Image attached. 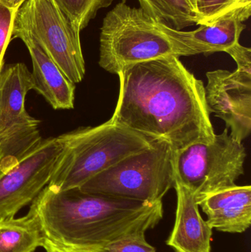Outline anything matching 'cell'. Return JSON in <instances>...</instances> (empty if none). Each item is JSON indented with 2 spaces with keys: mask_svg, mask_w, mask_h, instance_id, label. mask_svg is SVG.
<instances>
[{
  "mask_svg": "<svg viewBox=\"0 0 251 252\" xmlns=\"http://www.w3.org/2000/svg\"><path fill=\"white\" fill-rule=\"evenodd\" d=\"M119 97L112 121L175 152L210 143L214 130L203 81L167 56L128 66L118 74Z\"/></svg>",
  "mask_w": 251,
  "mask_h": 252,
  "instance_id": "obj_1",
  "label": "cell"
},
{
  "mask_svg": "<svg viewBox=\"0 0 251 252\" xmlns=\"http://www.w3.org/2000/svg\"><path fill=\"white\" fill-rule=\"evenodd\" d=\"M46 252H104L111 241L153 229L163 219L162 201L143 203L78 188L57 191L46 186L31 203Z\"/></svg>",
  "mask_w": 251,
  "mask_h": 252,
  "instance_id": "obj_2",
  "label": "cell"
},
{
  "mask_svg": "<svg viewBox=\"0 0 251 252\" xmlns=\"http://www.w3.org/2000/svg\"><path fill=\"white\" fill-rule=\"evenodd\" d=\"M57 139L61 151L47 186L57 191L79 188L125 157L148 149L155 141L112 118L101 125L63 133Z\"/></svg>",
  "mask_w": 251,
  "mask_h": 252,
  "instance_id": "obj_3",
  "label": "cell"
},
{
  "mask_svg": "<svg viewBox=\"0 0 251 252\" xmlns=\"http://www.w3.org/2000/svg\"><path fill=\"white\" fill-rule=\"evenodd\" d=\"M167 56L179 57L159 22L140 7L121 1L103 19L99 65L107 72L118 75L131 65Z\"/></svg>",
  "mask_w": 251,
  "mask_h": 252,
  "instance_id": "obj_4",
  "label": "cell"
},
{
  "mask_svg": "<svg viewBox=\"0 0 251 252\" xmlns=\"http://www.w3.org/2000/svg\"><path fill=\"white\" fill-rule=\"evenodd\" d=\"M175 151L166 141L125 157L87 181L84 192L143 203L162 201L175 183Z\"/></svg>",
  "mask_w": 251,
  "mask_h": 252,
  "instance_id": "obj_5",
  "label": "cell"
},
{
  "mask_svg": "<svg viewBox=\"0 0 251 252\" xmlns=\"http://www.w3.org/2000/svg\"><path fill=\"white\" fill-rule=\"evenodd\" d=\"M225 127L210 143H195L175 152V176L196 198L236 185L244 174L246 151Z\"/></svg>",
  "mask_w": 251,
  "mask_h": 252,
  "instance_id": "obj_6",
  "label": "cell"
},
{
  "mask_svg": "<svg viewBox=\"0 0 251 252\" xmlns=\"http://www.w3.org/2000/svg\"><path fill=\"white\" fill-rule=\"evenodd\" d=\"M14 20L37 38L69 81L74 84L82 81L85 66L81 31L53 0H26Z\"/></svg>",
  "mask_w": 251,
  "mask_h": 252,
  "instance_id": "obj_7",
  "label": "cell"
},
{
  "mask_svg": "<svg viewBox=\"0 0 251 252\" xmlns=\"http://www.w3.org/2000/svg\"><path fill=\"white\" fill-rule=\"evenodd\" d=\"M61 151L57 137L41 143L14 164L0 169V219L15 217L48 185Z\"/></svg>",
  "mask_w": 251,
  "mask_h": 252,
  "instance_id": "obj_8",
  "label": "cell"
},
{
  "mask_svg": "<svg viewBox=\"0 0 251 252\" xmlns=\"http://www.w3.org/2000/svg\"><path fill=\"white\" fill-rule=\"evenodd\" d=\"M205 98L209 113L225 123L230 135L242 142L251 131V72L217 69L206 73Z\"/></svg>",
  "mask_w": 251,
  "mask_h": 252,
  "instance_id": "obj_9",
  "label": "cell"
},
{
  "mask_svg": "<svg viewBox=\"0 0 251 252\" xmlns=\"http://www.w3.org/2000/svg\"><path fill=\"white\" fill-rule=\"evenodd\" d=\"M33 88L32 73L23 63L0 71V140L38 130L40 121L25 109V98Z\"/></svg>",
  "mask_w": 251,
  "mask_h": 252,
  "instance_id": "obj_10",
  "label": "cell"
},
{
  "mask_svg": "<svg viewBox=\"0 0 251 252\" xmlns=\"http://www.w3.org/2000/svg\"><path fill=\"white\" fill-rule=\"evenodd\" d=\"M16 38L23 41L32 59V90L41 94L56 110L73 109L75 84L66 78L37 38L14 20L10 40Z\"/></svg>",
  "mask_w": 251,
  "mask_h": 252,
  "instance_id": "obj_11",
  "label": "cell"
},
{
  "mask_svg": "<svg viewBox=\"0 0 251 252\" xmlns=\"http://www.w3.org/2000/svg\"><path fill=\"white\" fill-rule=\"evenodd\" d=\"M241 14L233 12L212 25H200L193 31H178L159 22L163 32L170 38L181 56L209 55L225 52L239 42L246 26Z\"/></svg>",
  "mask_w": 251,
  "mask_h": 252,
  "instance_id": "obj_12",
  "label": "cell"
},
{
  "mask_svg": "<svg viewBox=\"0 0 251 252\" xmlns=\"http://www.w3.org/2000/svg\"><path fill=\"white\" fill-rule=\"evenodd\" d=\"M212 229L243 233L251 224V187L234 185L196 198Z\"/></svg>",
  "mask_w": 251,
  "mask_h": 252,
  "instance_id": "obj_13",
  "label": "cell"
},
{
  "mask_svg": "<svg viewBox=\"0 0 251 252\" xmlns=\"http://www.w3.org/2000/svg\"><path fill=\"white\" fill-rule=\"evenodd\" d=\"M173 188L177 194L176 213L167 244L175 252H212L213 229L202 218L195 194L175 176Z\"/></svg>",
  "mask_w": 251,
  "mask_h": 252,
  "instance_id": "obj_14",
  "label": "cell"
},
{
  "mask_svg": "<svg viewBox=\"0 0 251 252\" xmlns=\"http://www.w3.org/2000/svg\"><path fill=\"white\" fill-rule=\"evenodd\" d=\"M41 247L38 223L29 212L23 217L0 219V252H34Z\"/></svg>",
  "mask_w": 251,
  "mask_h": 252,
  "instance_id": "obj_15",
  "label": "cell"
},
{
  "mask_svg": "<svg viewBox=\"0 0 251 252\" xmlns=\"http://www.w3.org/2000/svg\"><path fill=\"white\" fill-rule=\"evenodd\" d=\"M127 0H122L126 2ZM140 8L155 20L172 29L182 31L197 25V18L187 0H137Z\"/></svg>",
  "mask_w": 251,
  "mask_h": 252,
  "instance_id": "obj_16",
  "label": "cell"
},
{
  "mask_svg": "<svg viewBox=\"0 0 251 252\" xmlns=\"http://www.w3.org/2000/svg\"><path fill=\"white\" fill-rule=\"evenodd\" d=\"M63 14L79 30L85 29L99 10L109 7L113 0H53Z\"/></svg>",
  "mask_w": 251,
  "mask_h": 252,
  "instance_id": "obj_17",
  "label": "cell"
},
{
  "mask_svg": "<svg viewBox=\"0 0 251 252\" xmlns=\"http://www.w3.org/2000/svg\"><path fill=\"white\" fill-rule=\"evenodd\" d=\"M233 12H239L244 22L249 19V16L239 7L237 0H195L197 25H213Z\"/></svg>",
  "mask_w": 251,
  "mask_h": 252,
  "instance_id": "obj_18",
  "label": "cell"
},
{
  "mask_svg": "<svg viewBox=\"0 0 251 252\" xmlns=\"http://www.w3.org/2000/svg\"><path fill=\"white\" fill-rule=\"evenodd\" d=\"M145 231L126 234L111 241L104 247V252H156L146 241Z\"/></svg>",
  "mask_w": 251,
  "mask_h": 252,
  "instance_id": "obj_19",
  "label": "cell"
},
{
  "mask_svg": "<svg viewBox=\"0 0 251 252\" xmlns=\"http://www.w3.org/2000/svg\"><path fill=\"white\" fill-rule=\"evenodd\" d=\"M18 10L8 8L0 3V71L4 66V56L11 41L12 28Z\"/></svg>",
  "mask_w": 251,
  "mask_h": 252,
  "instance_id": "obj_20",
  "label": "cell"
},
{
  "mask_svg": "<svg viewBox=\"0 0 251 252\" xmlns=\"http://www.w3.org/2000/svg\"><path fill=\"white\" fill-rule=\"evenodd\" d=\"M233 58L237 65V69L251 72V49L241 45L240 42L225 51Z\"/></svg>",
  "mask_w": 251,
  "mask_h": 252,
  "instance_id": "obj_21",
  "label": "cell"
},
{
  "mask_svg": "<svg viewBox=\"0 0 251 252\" xmlns=\"http://www.w3.org/2000/svg\"><path fill=\"white\" fill-rule=\"evenodd\" d=\"M26 0H0V3L8 8L18 10Z\"/></svg>",
  "mask_w": 251,
  "mask_h": 252,
  "instance_id": "obj_22",
  "label": "cell"
},
{
  "mask_svg": "<svg viewBox=\"0 0 251 252\" xmlns=\"http://www.w3.org/2000/svg\"><path fill=\"white\" fill-rule=\"evenodd\" d=\"M237 4L246 15L250 17L251 14V0H237Z\"/></svg>",
  "mask_w": 251,
  "mask_h": 252,
  "instance_id": "obj_23",
  "label": "cell"
},
{
  "mask_svg": "<svg viewBox=\"0 0 251 252\" xmlns=\"http://www.w3.org/2000/svg\"><path fill=\"white\" fill-rule=\"evenodd\" d=\"M187 2L189 3V4H190V7L193 9L194 13H195V0H187Z\"/></svg>",
  "mask_w": 251,
  "mask_h": 252,
  "instance_id": "obj_24",
  "label": "cell"
}]
</instances>
